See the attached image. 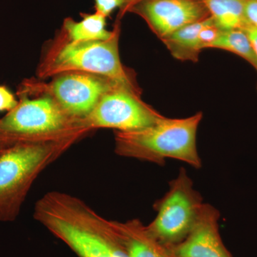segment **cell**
I'll use <instances>...</instances> for the list:
<instances>
[{
  "instance_id": "obj_11",
  "label": "cell",
  "mask_w": 257,
  "mask_h": 257,
  "mask_svg": "<svg viewBox=\"0 0 257 257\" xmlns=\"http://www.w3.org/2000/svg\"><path fill=\"white\" fill-rule=\"evenodd\" d=\"M111 222L128 257H172L170 248L155 238L140 219Z\"/></svg>"
},
{
  "instance_id": "obj_20",
  "label": "cell",
  "mask_w": 257,
  "mask_h": 257,
  "mask_svg": "<svg viewBox=\"0 0 257 257\" xmlns=\"http://www.w3.org/2000/svg\"><path fill=\"white\" fill-rule=\"evenodd\" d=\"M145 0H124V5L121 7V15L126 13V12H131L135 7L143 3Z\"/></svg>"
},
{
  "instance_id": "obj_6",
  "label": "cell",
  "mask_w": 257,
  "mask_h": 257,
  "mask_svg": "<svg viewBox=\"0 0 257 257\" xmlns=\"http://www.w3.org/2000/svg\"><path fill=\"white\" fill-rule=\"evenodd\" d=\"M202 198L195 190L185 169L170 183V189L155 203L156 217L147 225L149 231L162 244L175 246L186 239L202 211Z\"/></svg>"
},
{
  "instance_id": "obj_15",
  "label": "cell",
  "mask_w": 257,
  "mask_h": 257,
  "mask_svg": "<svg viewBox=\"0 0 257 257\" xmlns=\"http://www.w3.org/2000/svg\"><path fill=\"white\" fill-rule=\"evenodd\" d=\"M209 48L228 51L239 56L257 70V60L247 34L242 30H222Z\"/></svg>"
},
{
  "instance_id": "obj_7",
  "label": "cell",
  "mask_w": 257,
  "mask_h": 257,
  "mask_svg": "<svg viewBox=\"0 0 257 257\" xmlns=\"http://www.w3.org/2000/svg\"><path fill=\"white\" fill-rule=\"evenodd\" d=\"M163 116L144 102L139 93L116 85L101 96L82 122L89 131L111 128L130 132L152 126Z\"/></svg>"
},
{
  "instance_id": "obj_4",
  "label": "cell",
  "mask_w": 257,
  "mask_h": 257,
  "mask_svg": "<svg viewBox=\"0 0 257 257\" xmlns=\"http://www.w3.org/2000/svg\"><path fill=\"white\" fill-rule=\"evenodd\" d=\"M89 132L50 97L22 98L16 107L0 119V140L8 146L84 135Z\"/></svg>"
},
{
  "instance_id": "obj_14",
  "label": "cell",
  "mask_w": 257,
  "mask_h": 257,
  "mask_svg": "<svg viewBox=\"0 0 257 257\" xmlns=\"http://www.w3.org/2000/svg\"><path fill=\"white\" fill-rule=\"evenodd\" d=\"M64 29L71 42L105 41L114 35L106 29V18L99 13L85 15L82 20L75 22L67 19Z\"/></svg>"
},
{
  "instance_id": "obj_13",
  "label": "cell",
  "mask_w": 257,
  "mask_h": 257,
  "mask_svg": "<svg viewBox=\"0 0 257 257\" xmlns=\"http://www.w3.org/2000/svg\"><path fill=\"white\" fill-rule=\"evenodd\" d=\"M221 30H246L245 0H199Z\"/></svg>"
},
{
  "instance_id": "obj_10",
  "label": "cell",
  "mask_w": 257,
  "mask_h": 257,
  "mask_svg": "<svg viewBox=\"0 0 257 257\" xmlns=\"http://www.w3.org/2000/svg\"><path fill=\"white\" fill-rule=\"evenodd\" d=\"M219 219L217 209L204 204L188 236L182 242L169 247L172 257H233L221 239Z\"/></svg>"
},
{
  "instance_id": "obj_1",
  "label": "cell",
  "mask_w": 257,
  "mask_h": 257,
  "mask_svg": "<svg viewBox=\"0 0 257 257\" xmlns=\"http://www.w3.org/2000/svg\"><path fill=\"white\" fill-rule=\"evenodd\" d=\"M33 217L78 257H128L111 220L80 198L47 192L35 204Z\"/></svg>"
},
{
  "instance_id": "obj_22",
  "label": "cell",
  "mask_w": 257,
  "mask_h": 257,
  "mask_svg": "<svg viewBox=\"0 0 257 257\" xmlns=\"http://www.w3.org/2000/svg\"><path fill=\"white\" fill-rule=\"evenodd\" d=\"M5 150H6V149H0V155H1V154L3 153V152H4Z\"/></svg>"
},
{
  "instance_id": "obj_16",
  "label": "cell",
  "mask_w": 257,
  "mask_h": 257,
  "mask_svg": "<svg viewBox=\"0 0 257 257\" xmlns=\"http://www.w3.org/2000/svg\"><path fill=\"white\" fill-rule=\"evenodd\" d=\"M94 2L96 13L106 18L116 8H121L124 5V0H94Z\"/></svg>"
},
{
  "instance_id": "obj_5",
  "label": "cell",
  "mask_w": 257,
  "mask_h": 257,
  "mask_svg": "<svg viewBox=\"0 0 257 257\" xmlns=\"http://www.w3.org/2000/svg\"><path fill=\"white\" fill-rule=\"evenodd\" d=\"M119 28L105 41L70 42L62 47L45 74L83 72L99 76L140 94L133 76L120 60Z\"/></svg>"
},
{
  "instance_id": "obj_21",
  "label": "cell",
  "mask_w": 257,
  "mask_h": 257,
  "mask_svg": "<svg viewBox=\"0 0 257 257\" xmlns=\"http://www.w3.org/2000/svg\"><path fill=\"white\" fill-rule=\"evenodd\" d=\"M9 146H8V145H6V144H5L4 143V142L3 141H2L1 140H0V149H7V148H9Z\"/></svg>"
},
{
  "instance_id": "obj_8",
  "label": "cell",
  "mask_w": 257,
  "mask_h": 257,
  "mask_svg": "<svg viewBox=\"0 0 257 257\" xmlns=\"http://www.w3.org/2000/svg\"><path fill=\"white\" fill-rule=\"evenodd\" d=\"M116 85L94 74L68 72L53 82L52 93L53 99L67 114L82 121L90 114L101 96Z\"/></svg>"
},
{
  "instance_id": "obj_12",
  "label": "cell",
  "mask_w": 257,
  "mask_h": 257,
  "mask_svg": "<svg viewBox=\"0 0 257 257\" xmlns=\"http://www.w3.org/2000/svg\"><path fill=\"white\" fill-rule=\"evenodd\" d=\"M209 17L187 25L160 40L177 60L197 62L202 51L199 32L207 23Z\"/></svg>"
},
{
  "instance_id": "obj_17",
  "label": "cell",
  "mask_w": 257,
  "mask_h": 257,
  "mask_svg": "<svg viewBox=\"0 0 257 257\" xmlns=\"http://www.w3.org/2000/svg\"><path fill=\"white\" fill-rule=\"evenodd\" d=\"M18 103L8 88L0 86V111L13 110Z\"/></svg>"
},
{
  "instance_id": "obj_2",
  "label": "cell",
  "mask_w": 257,
  "mask_h": 257,
  "mask_svg": "<svg viewBox=\"0 0 257 257\" xmlns=\"http://www.w3.org/2000/svg\"><path fill=\"white\" fill-rule=\"evenodd\" d=\"M203 114L187 118H161L152 126L130 132L115 131V152L121 157L163 165L167 159L202 167L197 147L198 127Z\"/></svg>"
},
{
  "instance_id": "obj_18",
  "label": "cell",
  "mask_w": 257,
  "mask_h": 257,
  "mask_svg": "<svg viewBox=\"0 0 257 257\" xmlns=\"http://www.w3.org/2000/svg\"><path fill=\"white\" fill-rule=\"evenodd\" d=\"M244 13L249 26L257 28V0H245Z\"/></svg>"
},
{
  "instance_id": "obj_9",
  "label": "cell",
  "mask_w": 257,
  "mask_h": 257,
  "mask_svg": "<svg viewBox=\"0 0 257 257\" xmlns=\"http://www.w3.org/2000/svg\"><path fill=\"white\" fill-rule=\"evenodd\" d=\"M132 11L144 18L160 40L210 16L199 0H145Z\"/></svg>"
},
{
  "instance_id": "obj_3",
  "label": "cell",
  "mask_w": 257,
  "mask_h": 257,
  "mask_svg": "<svg viewBox=\"0 0 257 257\" xmlns=\"http://www.w3.org/2000/svg\"><path fill=\"white\" fill-rule=\"evenodd\" d=\"M82 136L18 143L0 155V221L18 218L39 175Z\"/></svg>"
},
{
  "instance_id": "obj_19",
  "label": "cell",
  "mask_w": 257,
  "mask_h": 257,
  "mask_svg": "<svg viewBox=\"0 0 257 257\" xmlns=\"http://www.w3.org/2000/svg\"><path fill=\"white\" fill-rule=\"evenodd\" d=\"M244 31L247 34L248 38H249L257 60V28L249 26L246 30H244Z\"/></svg>"
}]
</instances>
